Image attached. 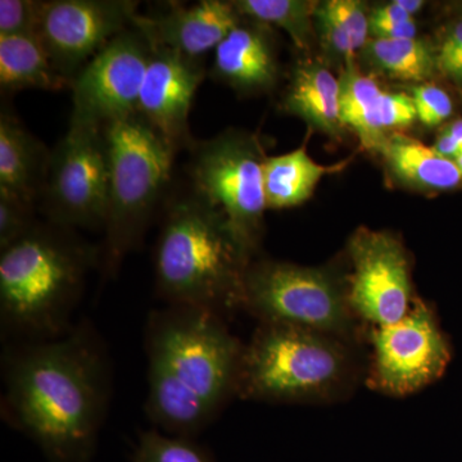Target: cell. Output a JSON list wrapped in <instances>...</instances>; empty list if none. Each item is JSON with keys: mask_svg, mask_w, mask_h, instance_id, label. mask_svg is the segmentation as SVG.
Segmentation results:
<instances>
[{"mask_svg": "<svg viewBox=\"0 0 462 462\" xmlns=\"http://www.w3.org/2000/svg\"><path fill=\"white\" fill-rule=\"evenodd\" d=\"M243 309L260 322L319 331L351 345L358 339L360 321L349 306L346 282L325 269L252 261Z\"/></svg>", "mask_w": 462, "mask_h": 462, "instance_id": "52a82bcc", "label": "cell"}, {"mask_svg": "<svg viewBox=\"0 0 462 462\" xmlns=\"http://www.w3.org/2000/svg\"><path fill=\"white\" fill-rule=\"evenodd\" d=\"M152 51L136 27L116 36L72 81V120L103 127L138 114Z\"/></svg>", "mask_w": 462, "mask_h": 462, "instance_id": "7c38bea8", "label": "cell"}, {"mask_svg": "<svg viewBox=\"0 0 462 462\" xmlns=\"http://www.w3.org/2000/svg\"><path fill=\"white\" fill-rule=\"evenodd\" d=\"M348 254V302L358 321L374 328L402 320L416 300L402 243L387 231L360 227L349 239Z\"/></svg>", "mask_w": 462, "mask_h": 462, "instance_id": "8fae6325", "label": "cell"}, {"mask_svg": "<svg viewBox=\"0 0 462 462\" xmlns=\"http://www.w3.org/2000/svg\"><path fill=\"white\" fill-rule=\"evenodd\" d=\"M366 384L379 393L404 397L442 378L452 360V346L436 312L416 298L402 320L370 330Z\"/></svg>", "mask_w": 462, "mask_h": 462, "instance_id": "30bf717a", "label": "cell"}, {"mask_svg": "<svg viewBox=\"0 0 462 462\" xmlns=\"http://www.w3.org/2000/svg\"><path fill=\"white\" fill-rule=\"evenodd\" d=\"M134 462H215L191 438L170 436L163 431H143L134 452Z\"/></svg>", "mask_w": 462, "mask_h": 462, "instance_id": "d4e9b609", "label": "cell"}, {"mask_svg": "<svg viewBox=\"0 0 462 462\" xmlns=\"http://www.w3.org/2000/svg\"><path fill=\"white\" fill-rule=\"evenodd\" d=\"M51 151L3 106L0 114V193L35 207L42 199Z\"/></svg>", "mask_w": 462, "mask_h": 462, "instance_id": "e0dca14e", "label": "cell"}, {"mask_svg": "<svg viewBox=\"0 0 462 462\" xmlns=\"http://www.w3.org/2000/svg\"><path fill=\"white\" fill-rule=\"evenodd\" d=\"M242 16L233 2L202 0L196 5L170 3L162 11L136 14V27L154 47L202 60L233 32Z\"/></svg>", "mask_w": 462, "mask_h": 462, "instance_id": "9a60e30c", "label": "cell"}, {"mask_svg": "<svg viewBox=\"0 0 462 462\" xmlns=\"http://www.w3.org/2000/svg\"><path fill=\"white\" fill-rule=\"evenodd\" d=\"M336 170L334 166L316 163L305 148L282 156L266 157L263 188L267 208L281 209L300 205L311 197L322 176Z\"/></svg>", "mask_w": 462, "mask_h": 462, "instance_id": "7402d4cb", "label": "cell"}, {"mask_svg": "<svg viewBox=\"0 0 462 462\" xmlns=\"http://www.w3.org/2000/svg\"><path fill=\"white\" fill-rule=\"evenodd\" d=\"M369 20L406 23V21H412L413 17L407 14L396 2H392L389 3V5H382V7L374 9L373 14H370Z\"/></svg>", "mask_w": 462, "mask_h": 462, "instance_id": "1f68e13d", "label": "cell"}, {"mask_svg": "<svg viewBox=\"0 0 462 462\" xmlns=\"http://www.w3.org/2000/svg\"><path fill=\"white\" fill-rule=\"evenodd\" d=\"M447 135L451 136L452 139L462 148V120L455 121L449 124L442 130Z\"/></svg>", "mask_w": 462, "mask_h": 462, "instance_id": "836d02e7", "label": "cell"}, {"mask_svg": "<svg viewBox=\"0 0 462 462\" xmlns=\"http://www.w3.org/2000/svg\"><path fill=\"white\" fill-rule=\"evenodd\" d=\"M455 162H456V165L458 166V169H460V171L462 173V153L460 154V156L456 158Z\"/></svg>", "mask_w": 462, "mask_h": 462, "instance_id": "e575fe53", "label": "cell"}, {"mask_svg": "<svg viewBox=\"0 0 462 462\" xmlns=\"http://www.w3.org/2000/svg\"><path fill=\"white\" fill-rule=\"evenodd\" d=\"M233 3L240 16L281 27L298 48L307 50L310 47L319 3L307 0H236Z\"/></svg>", "mask_w": 462, "mask_h": 462, "instance_id": "cb8c5ba5", "label": "cell"}, {"mask_svg": "<svg viewBox=\"0 0 462 462\" xmlns=\"http://www.w3.org/2000/svg\"><path fill=\"white\" fill-rule=\"evenodd\" d=\"M138 7L134 0H47L41 3L38 36L72 87L81 69L133 26Z\"/></svg>", "mask_w": 462, "mask_h": 462, "instance_id": "4fadbf2b", "label": "cell"}, {"mask_svg": "<svg viewBox=\"0 0 462 462\" xmlns=\"http://www.w3.org/2000/svg\"><path fill=\"white\" fill-rule=\"evenodd\" d=\"M370 57L380 71L396 80L424 83L437 71L436 53L420 39H374Z\"/></svg>", "mask_w": 462, "mask_h": 462, "instance_id": "603a6c76", "label": "cell"}, {"mask_svg": "<svg viewBox=\"0 0 462 462\" xmlns=\"http://www.w3.org/2000/svg\"><path fill=\"white\" fill-rule=\"evenodd\" d=\"M102 129L109 173L102 266L106 276H114L125 257L142 245L169 189L178 151L139 114Z\"/></svg>", "mask_w": 462, "mask_h": 462, "instance_id": "8992f818", "label": "cell"}, {"mask_svg": "<svg viewBox=\"0 0 462 462\" xmlns=\"http://www.w3.org/2000/svg\"><path fill=\"white\" fill-rule=\"evenodd\" d=\"M370 32L375 39L384 41H400V39L416 38L415 20L406 23H391V21H372L369 20Z\"/></svg>", "mask_w": 462, "mask_h": 462, "instance_id": "4dcf8cb0", "label": "cell"}, {"mask_svg": "<svg viewBox=\"0 0 462 462\" xmlns=\"http://www.w3.org/2000/svg\"><path fill=\"white\" fill-rule=\"evenodd\" d=\"M41 0H0V36L38 35Z\"/></svg>", "mask_w": 462, "mask_h": 462, "instance_id": "484cf974", "label": "cell"}, {"mask_svg": "<svg viewBox=\"0 0 462 462\" xmlns=\"http://www.w3.org/2000/svg\"><path fill=\"white\" fill-rule=\"evenodd\" d=\"M188 151L191 189L225 216L240 245L254 260L267 209L266 156L257 136L230 130L208 141H196Z\"/></svg>", "mask_w": 462, "mask_h": 462, "instance_id": "ba28073f", "label": "cell"}, {"mask_svg": "<svg viewBox=\"0 0 462 462\" xmlns=\"http://www.w3.org/2000/svg\"><path fill=\"white\" fill-rule=\"evenodd\" d=\"M396 3L411 17H413V14L420 12L425 5V2H422V0H396Z\"/></svg>", "mask_w": 462, "mask_h": 462, "instance_id": "d6a6232c", "label": "cell"}, {"mask_svg": "<svg viewBox=\"0 0 462 462\" xmlns=\"http://www.w3.org/2000/svg\"><path fill=\"white\" fill-rule=\"evenodd\" d=\"M252 261L225 216L191 188L167 205L154 251L157 293L167 306L226 319L243 309Z\"/></svg>", "mask_w": 462, "mask_h": 462, "instance_id": "277c9868", "label": "cell"}, {"mask_svg": "<svg viewBox=\"0 0 462 462\" xmlns=\"http://www.w3.org/2000/svg\"><path fill=\"white\" fill-rule=\"evenodd\" d=\"M98 264L102 248L50 221L36 223L0 251V329L5 342L69 333L88 273Z\"/></svg>", "mask_w": 462, "mask_h": 462, "instance_id": "3957f363", "label": "cell"}, {"mask_svg": "<svg viewBox=\"0 0 462 462\" xmlns=\"http://www.w3.org/2000/svg\"><path fill=\"white\" fill-rule=\"evenodd\" d=\"M282 107L310 126L337 135L340 118L339 79L318 63H303L294 69Z\"/></svg>", "mask_w": 462, "mask_h": 462, "instance_id": "d6986e66", "label": "cell"}, {"mask_svg": "<svg viewBox=\"0 0 462 462\" xmlns=\"http://www.w3.org/2000/svg\"><path fill=\"white\" fill-rule=\"evenodd\" d=\"M151 60L139 98L138 114L176 151L189 149V116L194 97L206 78L202 60L152 45Z\"/></svg>", "mask_w": 462, "mask_h": 462, "instance_id": "5bb4252c", "label": "cell"}, {"mask_svg": "<svg viewBox=\"0 0 462 462\" xmlns=\"http://www.w3.org/2000/svg\"><path fill=\"white\" fill-rule=\"evenodd\" d=\"M0 87L3 93L25 89H71L57 71L41 38L33 35L0 36Z\"/></svg>", "mask_w": 462, "mask_h": 462, "instance_id": "44dd1931", "label": "cell"}, {"mask_svg": "<svg viewBox=\"0 0 462 462\" xmlns=\"http://www.w3.org/2000/svg\"><path fill=\"white\" fill-rule=\"evenodd\" d=\"M238 26L215 50L212 75L239 91L272 89L278 80V60L263 23Z\"/></svg>", "mask_w": 462, "mask_h": 462, "instance_id": "ac0fdd59", "label": "cell"}, {"mask_svg": "<svg viewBox=\"0 0 462 462\" xmlns=\"http://www.w3.org/2000/svg\"><path fill=\"white\" fill-rule=\"evenodd\" d=\"M437 71L462 85V20L456 23L440 42L436 53Z\"/></svg>", "mask_w": 462, "mask_h": 462, "instance_id": "f546056e", "label": "cell"}, {"mask_svg": "<svg viewBox=\"0 0 462 462\" xmlns=\"http://www.w3.org/2000/svg\"><path fill=\"white\" fill-rule=\"evenodd\" d=\"M2 416L50 462H89L111 398V365L88 321L60 338L5 343Z\"/></svg>", "mask_w": 462, "mask_h": 462, "instance_id": "6da1fadb", "label": "cell"}, {"mask_svg": "<svg viewBox=\"0 0 462 462\" xmlns=\"http://www.w3.org/2000/svg\"><path fill=\"white\" fill-rule=\"evenodd\" d=\"M416 115L425 126L434 127L445 123L454 112L451 97L434 84H421L412 89Z\"/></svg>", "mask_w": 462, "mask_h": 462, "instance_id": "83f0119b", "label": "cell"}, {"mask_svg": "<svg viewBox=\"0 0 462 462\" xmlns=\"http://www.w3.org/2000/svg\"><path fill=\"white\" fill-rule=\"evenodd\" d=\"M354 346L319 331L260 322L243 346L236 397L314 403L345 396L357 375Z\"/></svg>", "mask_w": 462, "mask_h": 462, "instance_id": "5b68a950", "label": "cell"}, {"mask_svg": "<svg viewBox=\"0 0 462 462\" xmlns=\"http://www.w3.org/2000/svg\"><path fill=\"white\" fill-rule=\"evenodd\" d=\"M379 152L396 178L419 189L449 190L462 182V173L454 160L402 134L388 136Z\"/></svg>", "mask_w": 462, "mask_h": 462, "instance_id": "ffe728a7", "label": "cell"}, {"mask_svg": "<svg viewBox=\"0 0 462 462\" xmlns=\"http://www.w3.org/2000/svg\"><path fill=\"white\" fill-rule=\"evenodd\" d=\"M324 3L340 25L345 27L354 42L355 50L360 51L366 44L370 32L369 17L366 16L363 3L357 0H329Z\"/></svg>", "mask_w": 462, "mask_h": 462, "instance_id": "f1b7e54d", "label": "cell"}, {"mask_svg": "<svg viewBox=\"0 0 462 462\" xmlns=\"http://www.w3.org/2000/svg\"><path fill=\"white\" fill-rule=\"evenodd\" d=\"M339 85L343 126L354 130L365 148L379 151L388 132L409 126L418 118L411 97L383 90L352 60H346Z\"/></svg>", "mask_w": 462, "mask_h": 462, "instance_id": "2e32d148", "label": "cell"}, {"mask_svg": "<svg viewBox=\"0 0 462 462\" xmlns=\"http://www.w3.org/2000/svg\"><path fill=\"white\" fill-rule=\"evenodd\" d=\"M35 207L0 193V251L14 245L32 229Z\"/></svg>", "mask_w": 462, "mask_h": 462, "instance_id": "4316f807", "label": "cell"}, {"mask_svg": "<svg viewBox=\"0 0 462 462\" xmlns=\"http://www.w3.org/2000/svg\"><path fill=\"white\" fill-rule=\"evenodd\" d=\"M145 411L156 430L194 439L236 396L243 345L225 319L184 306L151 312Z\"/></svg>", "mask_w": 462, "mask_h": 462, "instance_id": "7a4b0ae2", "label": "cell"}, {"mask_svg": "<svg viewBox=\"0 0 462 462\" xmlns=\"http://www.w3.org/2000/svg\"><path fill=\"white\" fill-rule=\"evenodd\" d=\"M108 175L102 127L71 118L51 151L41 199L47 221L66 229L105 230Z\"/></svg>", "mask_w": 462, "mask_h": 462, "instance_id": "9c48e42d", "label": "cell"}]
</instances>
